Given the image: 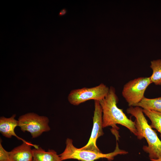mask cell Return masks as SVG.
I'll use <instances>...</instances> for the list:
<instances>
[{
	"instance_id": "6da1fadb",
	"label": "cell",
	"mask_w": 161,
	"mask_h": 161,
	"mask_svg": "<svg viewBox=\"0 0 161 161\" xmlns=\"http://www.w3.org/2000/svg\"><path fill=\"white\" fill-rule=\"evenodd\" d=\"M117 101L115 89L111 86L107 95L99 101L102 109L103 128L112 126V132L115 135L117 140H118L119 136L117 132L118 129L117 124L125 126L137 136V131L135 121L129 119L122 110L117 107Z\"/></svg>"
},
{
	"instance_id": "7a4b0ae2",
	"label": "cell",
	"mask_w": 161,
	"mask_h": 161,
	"mask_svg": "<svg viewBox=\"0 0 161 161\" xmlns=\"http://www.w3.org/2000/svg\"><path fill=\"white\" fill-rule=\"evenodd\" d=\"M126 112L135 118L137 137L139 140L145 138L146 140L148 145L143 146V149L148 154L150 160L161 158V141L157 133L148 123L143 109L137 106H130L127 109Z\"/></svg>"
},
{
	"instance_id": "3957f363",
	"label": "cell",
	"mask_w": 161,
	"mask_h": 161,
	"mask_svg": "<svg viewBox=\"0 0 161 161\" xmlns=\"http://www.w3.org/2000/svg\"><path fill=\"white\" fill-rule=\"evenodd\" d=\"M66 147L64 151L59 155L61 161L75 159L81 161H95L101 158H106L111 160L118 154H126L128 152L120 149L117 143L114 151L111 153L104 154L100 151H96L78 148L72 144V140L67 138L66 142Z\"/></svg>"
},
{
	"instance_id": "277c9868",
	"label": "cell",
	"mask_w": 161,
	"mask_h": 161,
	"mask_svg": "<svg viewBox=\"0 0 161 161\" xmlns=\"http://www.w3.org/2000/svg\"><path fill=\"white\" fill-rule=\"evenodd\" d=\"M18 126L23 132H30L32 138L41 135L43 132L49 131V119L45 116H41L34 113H29L20 116Z\"/></svg>"
},
{
	"instance_id": "5b68a950",
	"label": "cell",
	"mask_w": 161,
	"mask_h": 161,
	"mask_svg": "<svg viewBox=\"0 0 161 161\" xmlns=\"http://www.w3.org/2000/svg\"><path fill=\"white\" fill-rule=\"evenodd\" d=\"M151 83L150 77H141L124 85L122 94L129 107L134 106L143 99L147 88Z\"/></svg>"
},
{
	"instance_id": "8992f818",
	"label": "cell",
	"mask_w": 161,
	"mask_h": 161,
	"mask_svg": "<svg viewBox=\"0 0 161 161\" xmlns=\"http://www.w3.org/2000/svg\"><path fill=\"white\" fill-rule=\"evenodd\" d=\"M109 89L101 83L94 87L73 89L69 94L68 100L70 103L75 106L91 100L100 101L107 95Z\"/></svg>"
},
{
	"instance_id": "52a82bcc",
	"label": "cell",
	"mask_w": 161,
	"mask_h": 161,
	"mask_svg": "<svg viewBox=\"0 0 161 161\" xmlns=\"http://www.w3.org/2000/svg\"><path fill=\"white\" fill-rule=\"evenodd\" d=\"M94 101L93 124L91 136L87 144L80 148L84 150L100 151L96 145V143L97 138L103 134L102 129V109L99 101Z\"/></svg>"
},
{
	"instance_id": "ba28073f",
	"label": "cell",
	"mask_w": 161,
	"mask_h": 161,
	"mask_svg": "<svg viewBox=\"0 0 161 161\" xmlns=\"http://www.w3.org/2000/svg\"><path fill=\"white\" fill-rule=\"evenodd\" d=\"M32 146L35 148L39 147L30 142H23L21 145L9 152V161H32L33 160Z\"/></svg>"
},
{
	"instance_id": "9c48e42d",
	"label": "cell",
	"mask_w": 161,
	"mask_h": 161,
	"mask_svg": "<svg viewBox=\"0 0 161 161\" xmlns=\"http://www.w3.org/2000/svg\"><path fill=\"white\" fill-rule=\"evenodd\" d=\"M16 114L13 115L10 118L1 117L0 118V132L3 136L7 138H11L13 136L23 142L26 141L18 136L15 133L14 129L18 126V121L15 118Z\"/></svg>"
},
{
	"instance_id": "30bf717a",
	"label": "cell",
	"mask_w": 161,
	"mask_h": 161,
	"mask_svg": "<svg viewBox=\"0 0 161 161\" xmlns=\"http://www.w3.org/2000/svg\"><path fill=\"white\" fill-rule=\"evenodd\" d=\"M33 160L35 161H62L59 155L54 150L47 151L41 147L32 149Z\"/></svg>"
},
{
	"instance_id": "8fae6325",
	"label": "cell",
	"mask_w": 161,
	"mask_h": 161,
	"mask_svg": "<svg viewBox=\"0 0 161 161\" xmlns=\"http://www.w3.org/2000/svg\"><path fill=\"white\" fill-rule=\"evenodd\" d=\"M138 106L142 109L161 112V97L154 98L144 97L134 106Z\"/></svg>"
},
{
	"instance_id": "7c38bea8",
	"label": "cell",
	"mask_w": 161,
	"mask_h": 161,
	"mask_svg": "<svg viewBox=\"0 0 161 161\" xmlns=\"http://www.w3.org/2000/svg\"><path fill=\"white\" fill-rule=\"evenodd\" d=\"M143 110L151 121V127L156 129L160 133L161 137V112L143 109Z\"/></svg>"
},
{
	"instance_id": "4fadbf2b",
	"label": "cell",
	"mask_w": 161,
	"mask_h": 161,
	"mask_svg": "<svg viewBox=\"0 0 161 161\" xmlns=\"http://www.w3.org/2000/svg\"><path fill=\"white\" fill-rule=\"evenodd\" d=\"M150 67L152 70L150 77L151 83L156 85H161V59L151 61Z\"/></svg>"
},
{
	"instance_id": "5bb4252c",
	"label": "cell",
	"mask_w": 161,
	"mask_h": 161,
	"mask_svg": "<svg viewBox=\"0 0 161 161\" xmlns=\"http://www.w3.org/2000/svg\"><path fill=\"white\" fill-rule=\"evenodd\" d=\"M0 139V161H9V152L6 151L3 147Z\"/></svg>"
},
{
	"instance_id": "9a60e30c",
	"label": "cell",
	"mask_w": 161,
	"mask_h": 161,
	"mask_svg": "<svg viewBox=\"0 0 161 161\" xmlns=\"http://www.w3.org/2000/svg\"><path fill=\"white\" fill-rule=\"evenodd\" d=\"M67 13V10L66 8H63L59 12L58 16H62L65 15Z\"/></svg>"
},
{
	"instance_id": "2e32d148",
	"label": "cell",
	"mask_w": 161,
	"mask_h": 161,
	"mask_svg": "<svg viewBox=\"0 0 161 161\" xmlns=\"http://www.w3.org/2000/svg\"><path fill=\"white\" fill-rule=\"evenodd\" d=\"M150 160L151 161H161V158H160L157 159H151Z\"/></svg>"
},
{
	"instance_id": "e0dca14e",
	"label": "cell",
	"mask_w": 161,
	"mask_h": 161,
	"mask_svg": "<svg viewBox=\"0 0 161 161\" xmlns=\"http://www.w3.org/2000/svg\"><path fill=\"white\" fill-rule=\"evenodd\" d=\"M32 161H35L33 160Z\"/></svg>"
}]
</instances>
